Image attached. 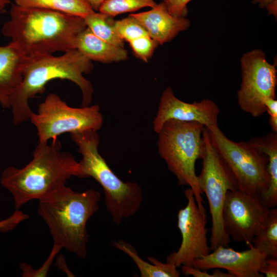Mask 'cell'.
Segmentation results:
<instances>
[{"mask_svg":"<svg viewBox=\"0 0 277 277\" xmlns=\"http://www.w3.org/2000/svg\"><path fill=\"white\" fill-rule=\"evenodd\" d=\"M76 49L90 61L103 63L118 62L128 58L127 51L124 48L105 42L87 27L78 36Z\"/></svg>","mask_w":277,"mask_h":277,"instance_id":"obj_17","label":"cell"},{"mask_svg":"<svg viewBox=\"0 0 277 277\" xmlns=\"http://www.w3.org/2000/svg\"><path fill=\"white\" fill-rule=\"evenodd\" d=\"M265 105L269 116V123L272 132L277 133V100L276 98H269Z\"/></svg>","mask_w":277,"mask_h":277,"instance_id":"obj_30","label":"cell"},{"mask_svg":"<svg viewBox=\"0 0 277 277\" xmlns=\"http://www.w3.org/2000/svg\"><path fill=\"white\" fill-rule=\"evenodd\" d=\"M26 57L9 43L0 46V104L10 108V98L21 84Z\"/></svg>","mask_w":277,"mask_h":277,"instance_id":"obj_16","label":"cell"},{"mask_svg":"<svg viewBox=\"0 0 277 277\" xmlns=\"http://www.w3.org/2000/svg\"><path fill=\"white\" fill-rule=\"evenodd\" d=\"M93 68L91 61L76 49L58 56L48 54L27 58L22 81L10 98L14 124L30 120L33 111L29 100L44 93L46 84L54 79L67 80L76 84L82 93L81 107L90 106L93 89L83 74L90 73Z\"/></svg>","mask_w":277,"mask_h":277,"instance_id":"obj_3","label":"cell"},{"mask_svg":"<svg viewBox=\"0 0 277 277\" xmlns=\"http://www.w3.org/2000/svg\"><path fill=\"white\" fill-rule=\"evenodd\" d=\"M248 142L268 156L269 184L266 192L258 197L265 207L274 208L277 206V133L271 132L261 137H254Z\"/></svg>","mask_w":277,"mask_h":277,"instance_id":"obj_18","label":"cell"},{"mask_svg":"<svg viewBox=\"0 0 277 277\" xmlns=\"http://www.w3.org/2000/svg\"><path fill=\"white\" fill-rule=\"evenodd\" d=\"M97 132L71 134V138L82 156L79 163L86 177H92L101 185L107 210L113 222L120 225L139 210L143 199L142 190L137 183L124 182L112 171L99 153Z\"/></svg>","mask_w":277,"mask_h":277,"instance_id":"obj_5","label":"cell"},{"mask_svg":"<svg viewBox=\"0 0 277 277\" xmlns=\"http://www.w3.org/2000/svg\"><path fill=\"white\" fill-rule=\"evenodd\" d=\"M113 18L105 13L94 11L84 19L87 27L96 36L113 46L124 48V41L118 34Z\"/></svg>","mask_w":277,"mask_h":277,"instance_id":"obj_21","label":"cell"},{"mask_svg":"<svg viewBox=\"0 0 277 277\" xmlns=\"http://www.w3.org/2000/svg\"><path fill=\"white\" fill-rule=\"evenodd\" d=\"M269 209L261 203L258 195L239 189L229 190L222 211L225 231L232 241L251 246Z\"/></svg>","mask_w":277,"mask_h":277,"instance_id":"obj_12","label":"cell"},{"mask_svg":"<svg viewBox=\"0 0 277 277\" xmlns=\"http://www.w3.org/2000/svg\"><path fill=\"white\" fill-rule=\"evenodd\" d=\"M10 16L2 33L27 58L76 49L78 36L87 28L81 17L15 4Z\"/></svg>","mask_w":277,"mask_h":277,"instance_id":"obj_1","label":"cell"},{"mask_svg":"<svg viewBox=\"0 0 277 277\" xmlns=\"http://www.w3.org/2000/svg\"><path fill=\"white\" fill-rule=\"evenodd\" d=\"M61 248L53 245L50 254L44 265L39 268L34 270L29 264L22 263L19 266L22 271V276L24 277L46 276L52 264L55 255L58 253Z\"/></svg>","mask_w":277,"mask_h":277,"instance_id":"obj_26","label":"cell"},{"mask_svg":"<svg viewBox=\"0 0 277 277\" xmlns=\"http://www.w3.org/2000/svg\"><path fill=\"white\" fill-rule=\"evenodd\" d=\"M56 265L58 269L65 272L68 276H74L73 273L69 269L64 256L60 254L56 260Z\"/></svg>","mask_w":277,"mask_h":277,"instance_id":"obj_33","label":"cell"},{"mask_svg":"<svg viewBox=\"0 0 277 277\" xmlns=\"http://www.w3.org/2000/svg\"><path fill=\"white\" fill-rule=\"evenodd\" d=\"M184 195L187 200V205L177 213V227L182 235V242L179 249L169 254L166 261L177 268L192 266L194 261L206 255L210 251L207 238L206 211L198 207L191 188L186 189Z\"/></svg>","mask_w":277,"mask_h":277,"instance_id":"obj_11","label":"cell"},{"mask_svg":"<svg viewBox=\"0 0 277 277\" xmlns=\"http://www.w3.org/2000/svg\"><path fill=\"white\" fill-rule=\"evenodd\" d=\"M204 128L195 122L168 120L157 133V144L160 156L179 185L191 188L198 207L206 211L195 170L196 161L202 159L205 153Z\"/></svg>","mask_w":277,"mask_h":277,"instance_id":"obj_6","label":"cell"},{"mask_svg":"<svg viewBox=\"0 0 277 277\" xmlns=\"http://www.w3.org/2000/svg\"><path fill=\"white\" fill-rule=\"evenodd\" d=\"M182 272L186 276L192 275L194 277H232L229 273L220 271L219 268H214L212 274L206 270H201L193 266H181Z\"/></svg>","mask_w":277,"mask_h":277,"instance_id":"obj_29","label":"cell"},{"mask_svg":"<svg viewBox=\"0 0 277 277\" xmlns=\"http://www.w3.org/2000/svg\"><path fill=\"white\" fill-rule=\"evenodd\" d=\"M112 246L129 256L135 262L141 277H179L180 272L175 265L163 263L154 257H148L149 262L143 260L138 255L135 248L131 244L120 240L114 241Z\"/></svg>","mask_w":277,"mask_h":277,"instance_id":"obj_19","label":"cell"},{"mask_svg":"<svg viewBox=\"0 0 277 277\" xmlns=\"http://www.w3.org/2000/svg\"><path fill=\"white\" fill-rule=\"evenodd\" d=\"M114 25L118 34L124 41L128 42L141 36L149 35L141 23L131 14L115 21Z\"/></svg>","mask_w":277,"mask_h":277,"instance_id":"obj_24","label":"cell"},{"mask_svg":"<svg viewBox=\"0 0 277 277\" xmlns=\"http://www.w3.org/2000/svg\"><path fill=\"white\" fill-rule=\"evenodd\" d=\"M205 128L212 146L232 174L239 189L258 196L265 192L270 180L267 155L248 142L230 140L218 125Z\"/></svg>","mask_w":277,"mask_h":277,"instance_id":"obj_7","label":"cell"},{"mask_svg":"<svg viewBox=\"0 0 277 277\" xmlns=\"http://www.w3.org/2000/svg\"><path fill=\"white\" fill-rule=\"evenodd\" d=\"M267 258L262 250L252 245L248 249L236 251L228 246H219L194 261L192 266L203 270L221 268L232 277H263L260 269Z\"/></svg>","mask_w":277,"mask_h":277,"instance_id":"obj_14","label":"cell"},{"mask_svg":"<svg viewBox=\"0 0 277 277\" xmlns=\"http://www.w3.org/2000/svg\"><path fill=\"white\" fill-rule=\"evenodd\" d=\"M203 135L206 149L197 180L209 203L212 219L209 247L213 251L219 246H228L230 243V238L223 227V208L227 192L239 188L232 174L212 146L205 127Z\"/></svg>","mask_w":277,"mask_h":277,"instance_id":"obj_9","label":"cell"},{"mask_svg":"<svg viewBox=\"0 0 277 277\" xmlns=\"http://www.w3.org/2000/svg\"><path fill=\"white\" fill-rule=\"evenodd\" d=\"M90 5L93 9L96 11H98L100 6L106 0H86Z\"/></svg>","mask_w":277,"mask_h":277,"instance_id":"obj_34","label":"cell"},{"mask_svg":"<svg viewBox=\"0 0 277 277\" xmlns=\"http://www.w3.org/2000/svg\"><path fill=\"white\" fill-rule=\"evenodd\" d=\"M17 6L50 10L84 18L95 11L86 0H14Z\"/></svg>","mask_w":277,"mask_h":277,"instance_id":"obj_20","label":"cell"},{"mask_svg":"<svg viewBox=\"0 0 277 277\" xmlns=\"http://www.w3.org/2000/svg\"><path fill=\"white\" fill-rule=\"evenodd\" d=\"M191 0H162L170 14L185 17L188 13L187 5Z\"/></svg>","mask_w":277,"mask_h":277,"instance_id":"obj_28","label":"cell"},{"mask_svg":"<svg viewBox=\"0 0 277 277\" xmlns=\"http://www.w3.org/2000/svg\"><path fill=\"white\" fill-rule=\"evenodd\" d=\"M134 55L145 62L153 55L159 43L149 35H145L128 42Z\"/></svg>","mask_w":277,"mask_h":277,"instance_id":"obj_25","label":"cell"},{"mask_svg":"<svg viewBox=\"0 0 277 277\" xmlns=\"http://www.w3.org/2000/svg\"><path fill=\"white\" fill-rule=\"evenodd\" d=\"M220 110L212 100L205 99L188 103L177 98L171 87H167L161 97L153 128L158 133L164 124L170 120L195 122L205 127L218 125Z\"/></svg>","mask_w":277,"mask_h":277,"instance_id":"obj_13","label":"cell"},{"mask_svg":"<svg viewBox=\"0 0 277 277\" xmlns=\"http://www.w3.org/2000/svg\"><path fill=\"white\" fill-rule=\"evenodd\" d=\"M10 3V0H0V11L4 10L5 6Z\"/></svg>","mask_w":277,"mask_h":277,"instance_id":"obj_35","label":"cell"},{"mask_svg":"<svg viewBox=\"0 0 277 277\" xmlns=\"http://www.w3.org/2000/svg\"><path fill=\"white\" fill-rule=\"evenodd\" d=\"M30 120L36 128L41 142L57 138L67 132L97 131L103 123L98 105L71 107L55 93L46 96L38 105L37 112H32Z\"/></svg>","mask_w":277,"mask_h":277,"instance_id":"obj_8","label":"cell"},{"mask_svg":"<svg viewBox=\"0 0 277 277\" xmlns=\"http://www.w3.org/2000/svg\"><path fill=\"white\" fill-rule=\"evenodd\" d=\"M253 4H258L262 8H266L268 14L273 15L276 18L277 0H252Z\"/></svg>","mask_w":277,"mask_h":277,"instance_id":"obj_32","label":"cell"},{"mask_svg":"<svg viewBox=\"0 0 277 277\" xmlns=\"http://www.w3.org/2000/svg\"><path fill=\"white\" fill-rule=\"evenodd\" d=\"M253 247L267 257L277 258V209L270 208L262 226L253 238Z\"/></svg>","mask_w":277,"mask_h":277,"instance_id":"obj_22","label":"cell"},{"mask_svg":"<svg viewBox=\"0 0 277 277\" xmlns=\"http://www.w3.org/2000/svg\"><path fill=\"white\" fill-rule=\"evenodd\" d=\"M242 83L238 92V103L241 109L254 117L266 112L265 102L275 98L277 70L270 64L260 49L249 51L241 60Z\"/></svg>","mask_w":277,"mask_h":277,"instance_id":"obj_10","label":"cell"},{"mask_svg":"<svg viewBox=\"0 0 277 277\" xmlns=\"http://www.w3.org/2000/svg\"><path fill=\"white\" fill-rule=\"evenodd\" d=\"M72 176L85 178L79 162L69 152L62 150L57 138L38 142L32 159L21 168L10 166L1 177V185L12 195L15 209L27 202L41 200L65 186Z\"/></svg>","mask_w":277,"mask_h":277,"instance_id":"obj_2","label":"cell"},{"mask_svg":"<svg viewBox=\"0 0 277 277\" xmlns=\"http://www.w3.org/2000/svg\"><path fill=\"white\" fill-rule=\"evenodd\" d=\"M28 217L27 214L19 209H15L9 217L0 221V232L5 233L14 229L20 223Z\"/></svg>","mask_w":277,"mask_h":277,"instance_id":"obj_27","label":"cell"},{"mask_svg":"<svg viewBox=\"0 0 277 277\" xmlns=\"http://www.w3.org/2000/svg\"><path fill=\"white\" fill-rule=\"evenodd\" d=\"M130 14L141 23L149 35L160 45L171 41L190 26L189 20L185 17L170 14L163 2L148 11Z\"/></svg>","mask_w":277,"mask_h":277,"instance_id":"obj_15","label":"cell"},{"mask_svg":"<svg viewBox=\"0 0 277 277\" xmlns=\"http://www.w3.org/2000/svg\"><path fill=\"white\" fill-rule=\"evenodd\" d=\"M260 272L267 277L277 276V258L267 257Z\"/></svg>","mask_w":277,"mask_h":277,"instance_id":"obj_31","label":"cell"},{"mask_svg":"<svg viewBox=\"0 0 277 277\" xmlns=\"http://www.w3.org/2000/svg\"><path fill=\"white\" fill-rule=\"evenodd\" d=\"M156 4L154 0H106L100 6L98 12L114 17L146 7L151 8Z\"/></svg>","mask_w":277,"mask_h":277,"instance_id":"obj_23","label":"cell"},{"mask_svg":"<svg viewBox=\"0 0 277 277\" xmlns=\"http://www.w3.org/2000/svg\"><path fill=\"white\" fill-rule=\"evenodd\" d=\"M100 199L98 191L77 192L65 185L39 200L38 213L49 229L53 245L86 259L89 237L86 225L98 210Z\"/></svg>","mask_w":277,"mask_h":277,"instance_id":"obj_4","label":"cell"}]
</instances>
